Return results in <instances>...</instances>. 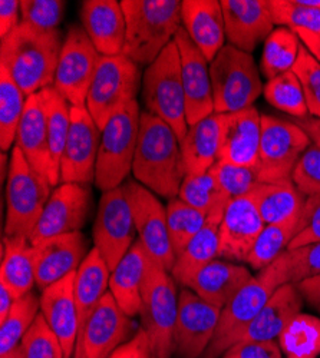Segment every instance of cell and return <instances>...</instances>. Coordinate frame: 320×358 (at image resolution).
I'll list each match as a JSON object with an SVG mask.
<instances>
[{"label":"cell","mask_w":320,"mask_h":358,"mask_svg":"<svg viewBox=\"0 0 320 358\" xmlns=\"http://www.w3.org/2000/svg\"><path fill=\"white\" fill-rule=\"evenodd\" d=\"M312 145L309 135L293 121L261 115L257 171L263 184L287 181L300 157Z\"/></svg>","instance_id":"cell-11"},{"label":"cell","mask_w":320,"mask_h":358,"mask_svg":"<svg viewBox=\"0 0 320 358\" xmlns=\"http://www.w3.org/2000/svg\"><path fill=\"white\" fill-rule=\"evenodd\" d=\"M124 185L132 208L138 241L153 261L171 273L177 255L169 240L167 206L161 203L153 191L134 179H130Z\"/></svg>","instance_id":"cell-14"},{"label":"cell","mask_w":320,"mask_h":358,"mask_svg":"<svg viewBox=\"0 0 320 358\" xmlns=\"http://www.w3.org/2000/svg\"><path fill=\"white\" fill-rule=\"evenodd\" d=\"M150 264L151 257L137 240L125 257L111 271L109 292L120 308L131 318H135L141 313L142 284Z\"/></svg>","instance_id":"cell-29"},{"label":"cell","mask_w":320,"mask_h":358,"mask_svg":"<svg viewBox=\"0 0 320 358\" xmlns=\"http://www.w3.org/2000/svg\"><path fill=\"white\" fill-rule=\"evenodd\" d=\"M283 258L290 284L296 285L303 280L320 275V243L286 251Z\"/></svg>","instance_id":"cell-50"},{"label":"cell","mask_w":320,"mask_h":358,"mask_svg":"<svg viewBox=\"0 0 320 358\" xmlns=\"http://www.w3.org/2000/svg\"><path fill=\"white\" fill-rule=\"evenodd\" d=\"M75 274L52 284L41 292V314L55 336L60 338L65 358L75 357L79 337V313L74 292Z\"/></svg>","instance_id":"cell-24"},{"label":"cell","mask_w":320,"mask_h":358,"mask_svg":"<svg viewBox=\"0 0 320 358\" xmlns=\"http://www.w3.org/2000/svg\"><path fill=\"white\" fill-rule=\"evenodd\" d=\"M220 3L231 46L251 55L274 31L270 0H221Z\"/></svg>","instance_id":"cell-22"},{"label":"cell","mask_w":320,"mask_h":358,"mask_svg":"<svg viewBox=\"0 0 320 358\" xmlns=\"http://www.w3.org/2000/svg\"><path fill=\"white\" fill-rule=\"evenodd\" d=\"M19 351L22 358H65L60 338L50 330L42 314L20 341Z\"/></svg>","instance_id":"cell-46"},{"label":"cell","mask_w":320,"mask_h":358,"mask_svg":"<svg viewBox=\"0 0 320 358\" xmlns=\"http://www.w3.org/2000/svg\"><path fill=\"white\" fill-rule=\"evenodd\" d=\"M109 358H155V355L148 334L144 331L142 327H139L137 334L130 341L116 348Z\"/></svg>","instance_id":"cell-54"},{"label":"cell","mask_w":320,"mask_h":358,"mask_svg":"<svg viewBox=\"0 0 320 358\" xmlns=\"http://www.w3.org/2000/svg\"><path fill=\"white\" fill-rule=\"evenodd\" d=\"M15 303L16 298L12 294V291L5 284L0 282V322L6 320Z\"/></svg>","instance_id":"cell-58"},{"label":"cell","mask_w":320,"mask_h":358,"mask_svg":"<svg viewBox=\"0 0 320 358\" xmlns=\"http://www.w3.org/2000/svg\"><path fill=\"white\" fill-rule=\"evenodd\" d=\"M139 82V65L124 53L99 57L86 96V109L101 131L115 113L137 101Z\"/></svg>","instance_id":"cell-10"},{"label":"cell","mask_w":320,"mask_h":358,"mask_svg":"<svg viewBox=\"0 0 320 358\" xmlns=\"http://www.w3.org/2000/svg\"><path fill=\"white\" fill-rule=\"evenodd\" d=\"M210 76L216 113L247 109L265 89L253 56L231 45L210 62Z\"/></svg>","instance_id":"cell-9"},{"label":"cell","mask_w":320,"mask_h":358,"mask_svg":"<svg viewBox=\"0 0 320 358\" xmlns=\"http://www.w3.org/2000/svg\"><path fill=\"white\" fill-rule=\"evenodd\" d=\"M92 210L90 185L60 184L53 188L29 241L36 245L53 236L79 232Z\"/></svg>","instance_id":"cell-16"},{"label":"cell","mask_w":320,"mask_h":358,"mask_svg":"<svg viewBox=\"0 0 320 358\" xmlns=\"http://www.w3.org/2000/svg\"><path fill=\"white\" fill-rule=\"evenodd\" d=\"M142 101L147 112L168 124L181 142L188 131V124L180 52L174 41L145 71Z\"/></svg>","instance_id":"cell-5"},{"label":"cell","mask_w":320,"mask_h":358,"mask_svg":"<svg viewBox=\"0 0 320 358\" xmlns=\"http://www.w3.org/2000/svg\"><path fill=\"white\" fill-rule=\"evenodd\" d=\"M174 42L180 52L187 124L191 127L214 113L210 62L188 38L184 27L177 32Z\"/></svg>","instance_id":"cell-19"},{"label":"cell","mask_w":320,"mask_h":358,"mask_svg":"<svg viewBox=\"0 0 320 358\" xmlns=\"http://www.w3.org/2000/svg\"><path fill=\"white\" fill-rule=\"evenodd\" d=\"M20 24V2L19 0H2L0 2V38L12 34Z\"/></svg>","instance_id":"cell-55"},{"label":"cell","mask_w":320,"mask_h":358,"mask_svg":"<svg viewBox=\"0 0 320 358\" xmlns=\"http://www.w3.org/2000/svg\"><path fill=\"white\" fill-rule=\"evenodd\" d=\"M0 358H22V357H20V351H19V347H18L16 350L11 351L9 354H6V355H4V357H0Z\"/></svg>","instance_id":"cell-60"},{"label":"cell","mask_w":320,"mask_h":358,"mask_svg":"<svg viewBox=\"0 0 320 358\" xmlns=\"http://www.w3.org/2000/svg\"><path fill=\"white\" fill-rule=\"evenodd\" d=\"M292 182L305 195H320V148L312 143L292 172Z\"/></svg>","instance_id":"cell-51"},{"label":"cell","mask_w":320,"mask_h":358,"mask_svg":"<svg viewBox=\"0 0 320 358\" xmlns=\"http://www.w3.org/2000/svg\"><path fill=\"white\" fill-rule=\"evenodd\" d=\"M127 35L124 55L150 66L183 27L180 0H123Z\"/></svg>","instance_id":"cell-3"},{"label":"cell","mask_w":320,"mask_h":358,"mask_svg":"<svg viewBox=\"0 0 320 358\" xmlns=\"http://www.w3.org/2000/svg\"><path fill=\"white\" fill-rule=\"evenodd\" d=\"M287 281L283 255L258 271L221 310L214 337L201 358H221L236 345L256 315L263 310L276 289Z\"/></svg>","instance_id":"cell-4"},{"label":"cell","mask_w":320,"mask_h":358,"mask_svg":"<svg viewBox=\"0 0 320 358\" xmlns=\"http://www.w3.org/2000/svg\"><path fill=\"white\" fill-rule=\"evenodd\" d=\"M220 314V308L184 287L179 294L174 355L177 358H201L214 337Z\"/></svg>","instance_id":"cell-18"},{"label":"cell","mask_w":320,"mask_h":358,"mask_svg":"<svg viewBox=\"0 0 320 358\" xmlns=\"http://www.w3.org/2000/svg\"><path fill=\"white\" fill-rule=\"evenodd\" d=\"M314 243H320V195L306 198L299 220L298 234L290 243L287 251Z\"/></svg>","instance_id":"cell-52"},{"label":"cell","mask_w":320,"mask_h":358,"mask_svg":"<svg viewBox=\"0 0 320 358\" xmlns=\"http://www.w3.org/2000/svg\"><path fill=\"white\" fill-rule=\"evenodd\" d=\"M279 347L284 357L316 358L320 355V318L298 314L279 336Z\"/></svg>","instance_id":"cell-37"},{"label":"cell","mask_w":320,"mask_h":358,"mask_svg":"<svg viewBox=\"0 0 320 358\" xmlns=\"http://www.w3.org/2000/svg\"><path fill=\"white\" fill-rule=\"evenodd\" d=\"M65 5L62 0H22L20 23L42 32L56 31L64 17Z\"/></svg>","instance_id":"cell-48"},{"label":"cell","mask_w":320,"mask_h":358,"mask_svg":"<svg viewBox=\"0 0 320 358\" xmlns=\"http://www.w3.org/2000/svg\"><path fill=\"white\" fill-rule=\"evenodd\" d=\"M6 184V236L32 235L52 194L49 179L35 171L13 146Z\"/></svg>","instance_id":"cell-6"},{"label":"cell","mask_w":320,"mask_h":358,"mask_svg":"<svg viewBox=\"0 0 320 358\" xmlns=\"http://www.w3.org/2000/svg\"><path fill=\"white\" fill-rule=\"evenodd\" d=\"M209 214L188 205L179 196L169 199L167 205V222L169 240L179 257L193 238L206 227Z\"/></svg>","instance_id":"cell-41"},{"label":"cell","mask_w":320,"mask_h":358,"mask_svg":"<svg viewBox=\"0 0 320 358\" xmlns=\"http://www.w3.org/2000/svg\"><path fill=\"white\" fill-rule=\"evenodd\" d=\"M265 227L251 194L231 199L220 224L218 258L237 264L247 262L249 254Z\"/></svg>","instance_id":"cell-20"},{"label":"cell","mask_w":320,"mask_h":358,"mask_svg":"<svg viewBox=\"0 0 320 358\" xmlns=\"http://www.w3.org/2000/svg\"><path fill=\"white\" fill-rule=\"evenodd\" d=\"M299 222L295 225H266L249 254L247 264L256 271L273 264L287 250L298 234Z\"/></svg>","instance_id":"cell-43"},{"label":"cell","mask_w":320,"mask_h":358,"mask_svg":"<svg viewBox=\"0 0 320 358\" xmlns=\"http://www.w3.org/2000/svg\"><path fill=\"white\" fill-rule=\"evenodd\" d=\"M99 57L85 29L72 24L64 38L53 80V87L72 106L86 108V96Z\"/></svg>","instance_id":"cell-13"},{"label":"cell","mask_w":320,"mask_h":358,"mask_svg":"<svg viewBox=\"0 0 320 358\" xmlns=\"http://www.w3.org/2000/svg\"><path fill=\"white\" fill-rule=\"evenodd\" d=\"M176 280L160 264L151 259L142 284L141 327L148 334L155 358L174 355V331L179 315Z\"/></svg>","instance_id":"cell-8"},{"label":"cell","mask_w":320,"mask_h":358,"mask_svg":"<svg viewBox=\"0 0 320 358\" xmlns=\"http://www.w3.org/2000/svg\"><path fill=\"white\" fill-rule=\"evenodd\" d=\"M296 287L303 296V301L320 314V275L303 280Z\"/></svg>","instance_id":"cell-56"},{"label":"cell","mask_w":320,"mask_h":358,"mask_svg":"<svg viewBox=\"0 0 320 358\" xmlns=\"http://www.w3.org/2000/svg\"><path fill=\"white\" fill-rule=\"evenodd\" d=\"M0 146L8 152L15 146L27 96L5 68L0 66Z\"/></svg>","instance_id":"cell-39"},{"label":"cell","mask_w":320,"mask_h":358,"mask_svg":"<svg viewBox=\"0 0 320 358\" xmlns=\"http://www.w3.org/2000/svg\"><path fill=\"white\" fill-rule=\"evenodd\" d=\"M211 172L217 178L218 184L230 201L239 196L250 195L256 187L263 184L260 179L257 166L250 168L225 161H217V164L211 168Z\"/></svg>","instance_id":"cell-47"},{"label":"cell","mask_w":320,"mask_h":358,"mask_svg":"<svg viewBox=\"0 0 320 358\" xmlns=\"http://www.w3.org/2000/svg\"><path fill=\"white\" fill-rule=\"evenodd\" d=\"M270 10L274 24L292 31H306L320 35V9L307 8L298 0H270Z\"/></svg>","instance_id":"cell-45"},{"label":"cell","mask_w":320,"mask_h":358,"mask_svg":"<svg viewBox=\"0 0 320 358\" xmlns=\"http://www.w3.org/2000/svg\"><path fill=\"white\" fill-rule=\"evenodd\" d=\"M261 139V115L254 108L223 113L218 161L256 168Z\"/></svg>","instance_id":"cell-23"},{"label":"cell","mask_w":320,"mask_h":358,"mask_svg":"<svg viewBox=\"0 0 320 358\" xmlns=\"http://www.w3.org/2000/svg\"><path fill=\"white\" fill-rule=\"evenodd\" d=\"M0 282L12 291L16 300L32 292L36 285V271L34 245L29 238L4 235Z\"/></svg>","instance_id":"cell-36"},{"label":"cell","mask_w":320,"mask_h":358,"mask_svg":"<svg viewBox=\"0 0 320 358\" xmlns=\"http://www.w3.org/2000/svg\"><path fill=\"white\" fill-rule=\"evenodd\" d=\"M48 128V149H49V171L48 178L52 188L61 184V159L65 149L72 105L56 91L53 86L39 92Z\"/></svg>","instance_id":"cell-34"},{"label":"cell","mask_w":320,"mask_h":358,"mask_svg":"<svg viewBox=\"0 0 320 358\" xmlns=\"http://www.w3.org/2000/svg\"><path fill=\"white\" fill-rule=\"evenodd\" d=\"M179 198L209 215L220 208H225L230 202L211 169L201 175H187Z\"/></svg>","instance_id":"cell-42"},{"label":"cell","mask_w":320,"mask_h":358,"mask_svg":"<svg viewBox=\"0 0 320 358\" xmlns=\"http://www.w3.org/2000/svg\"><path fill=\"white\" fill-rule=\"evenodd\" d=\"M139 327L116 304L111 292L92 313L78 337L74 358H109L111 354L130 341Z\"/></svg>","instance_id":"cell-15"},{"label":"cell","mask_w":320,"mask_h":358,"mask_svg":"<svg viewBox=\"0 0 320 358\" xmlns=\"http://www.w3.org/2000/svg\"><path fill=\"white\" fill-rule=\"evenodd\" d=\"M221 358H283L277 341L236 344L223 354Z\"/></svg>","instance_id":"cell-53"},{"label":"cell","mask_w":320,"mask_h":358,"mask_svg":"<svg viewBox=\"0 0 320 358\" xmlns=\"http://www.w3.org/2000/svg\"><path fill=\"white\" fill-rule=\"evenodd\" d=\"M225 208H220L210 214L206 227L202 228L187 244L177 257L171 271L176 282L187 287L191 278L211 261L218 258L220 248V224Z\"/></svg>","instance_id":"cell-33"},{"label":"cell","mask_w":320,"mask_h":358,"mask_svg":"<svg viewBox=\"0 0 320 358\" xmlns=\"http://www.w3.org/2000/svg\"><path fill=\"white\" fill-rule=\"evenodd\" d=\"M141 110L137 101L115 113L101 131V143L95 169V185L102 192L123 185L132 172Z\"/></svg>","instance_id":"cell-7"},{"label":"cell","mask_w":320,"mask_h":358,"mask_svg":"<svg viewBox=\"0 0 320 358\" xmlns=\"http://www.w3.org/2000/svg\"><path fill=\"white\" fill-rule=\"evenodd\" d=\"M292 71L303 87L310 116L320 117V62L306 49L303 43Z\"/></svg>","instance_id":"cell-49"},{"label":"cell","mask_w":320,"mask_h":358,"mask_svg":"<svg viewBox=\"0 0 320 358\" xmlns=\"http://www.w3.org/2000/svg\"><path fill=\"white\" fill-rule=\"evenodd\" d=\"M183 27L209 62L224 48L225 27L217 0H183Z\"/></svg>","instance_id":"cell-27"},{"label":"cell","mask_w":320,"mask_h":358,"mask_svg":"<svg viewBox=\"0 0 320 358\" xmlns=\"http://www.w3.org/2000/svg\"><path fill=\"white\" fill-rule=\"evenodd\" d=\"M302 48V41L288 27H277L265 42L261 55V73L270 80L293 69Z\"/></svg>","instance_id":"cell-38"},{"label":"cell","mask_w":320,"mask_h":358,"mask_svg":"<svg viewBox=\"0 0 320 358\" xmlns=\"http://www.w3.org/2000/svg\"><path fill=\"white\" fill-rule=\"evenodd\" d=\"M132 173L138 184L168 201L179 196L187 176L177 134L147 110L141 112Z\"/></svg>","instance_id":"cell-1"},{"label":"cell","mask_w":320,"mask_h":358,"mask_svg":"<svg viewBox=\"0 0 320 358\" xmlns=\"http://www.w3.org/2000/svg\"><path fill=\"white\" fill-rule=\"evenodd\" d=\"M41 314V296L34 291L19 298L6 320L0 322V357L16 350Z\"/></svg>","instance_id":"cell-40"},{"label":"cell","mask_w":320,"mask_h":358,"mask_svg":"<svg viewBox=\"0 0 320 358\" xmlns=\"http://www.w3.org/2000/svg\"><path fill=\"white\" fill-rule=\"evenodd\" d=\"M111 270L97 248H91L75 274L74 292L79 313V334L97 310L102 298L109 292Z\"/></svg>","instance_id":"cell-35"},{"label":"cell","mask_w":320,"mask_h":358,"mask_svg":"<svg viewBox=\"0 0 320 358\" xmlns=\"http://www.w3.org/2000/svg\"><path fill=\"white\" fill-rule=\"evenodd\" d=\"M303 306V296L295 284L279 287L263 310L250 322L237 344L277 341L290 320L302 313Z\"/></svg>","instance_id":"cell-26"},{"label":"cell","mask_w":320,"mask_h":358,"mask_svg":"<svg viewBox=\"0 0 320 358\" xmlns=\"http://www.w3.org/2000/svg\"><path fill=\"white\" fill-rule=\"evenodd\" d=\"M90 251L88 240L81 231L53 236L34 245L36 287L39 291L75 274Z\"/></svg>","instance_id":"cell-21"},{"label":"cell","mask_w":320,"mask_h":358,"mask_svg":"<svg viewBox=\"0 0 320 358\" xmlns=\"http://www.w3.org/2000/svg\"><path fill=\"white\" fill-rule=\"evenodd\" d=\"M253 278L249 268L231 261L214 259L191 278L187 288L209 304L223 310Z\"/></svg>","instance_id":"cell-28"},{"label":"cell","mask_w":320,"mask_h":358,"mask_svg":"<svg viewBox=\"0 0 320 358\" xmlns=\"http://www.w3.org/2000/svg\"><path fill=\"white\" fill-rule=\"evenodd\" d=\"M295 34L299 36L306 49L320 62V35L310 34L306 31H295Z\"/></svg>","instance_id":"cell-59"},{"label":"cell","mask_w":320,"mask_h":358,"mask_svg":"<svg viewBox=\"0 0 320 358\" xmlns=\"http://www.w3.org/2000/svg\"><path fill=\"white\" fill-rule=\"evenodd\" d=\"M15 146L20 149L26 161L31 164L35 171L48 178V128L46 115L39 94L27 98L26 108L18 128Z\"/></svg>","instance_id":"cell-32"},{"label":"cell","mask_w":320,"mask_h":358,"mask_svg":"<svg viewBox=\"0 0 320 358\" xmlns=\"http://www.w3.org/2000/svg\"><path fill=\"white\" fill-rule=\"evenodd\" d=\"M263 94L272 106L293 117H305L309 113L303 87L293 71L267 80Z\"/></svg>","instance_id":"cell-44"},{"label":"cell","mask_w":320,"mask_h":358,"mask_svg":"<svg viewBox=\"0 0 320 358\" xmlns=\"http://www.w3.org/2000/svg\"><path fill=\"white\" fill-rule=\"evenodd\" d=\"M257 211L266 225H295L299 222L306 198L292 182L260 184L251 192Z\"/></svg>","instance_id":"cell-31"},{"label":"cell","mask_w":320,"mask_h":358,"mask_svg":"<svg viewBox=\"0 0 320 358\" xmlns=\"http://www.w3.org/2000/svg\"><path fill=\"white\" fill-rule=\"evenodd\" d=\"M286 358H290V357H286Z\"/></svg>","instance_id":"cell-61"},{"label":"cell","mask_w":320,"mask_h":358,"mask_svg":"<svg viewBox=\"0 0 320 358\" xmlns=\"http://www.w3.org/2000/svg\"><path fill=\"white\" fill-rule=\"evenodd\" d=\"M60 29L50 32L20 23L0 42V66L5 68L29 98L53 86L62 49Z\"/></svg>","instance_id":"cell-2"},{"label":"cell","mask_w":320,"mask_h":358,"mask_svg":"<svg viewBox=\"0 0 320 358\" xmlns=\"http://www.w3.org/2000/svg\"><path fill=\"white\" fill-rule=\"evenodd\" d=\"M223 113H213L188 127L181 145L183 162L187 175L209 172L218 161L221 146Z\"/></svg>","instance_id":"cell-30"},{"label":"cell","mask_w":320,"mask_h":358,"mask_svg":"<svg viewBox=\"0 0 320 358\" xmlns=\"http://www.w3.org/2000/svg\"><path fill=\"white\" fill-rule=\"evenodd\" d=\"M101 129L86 108L72 106L71 127L61 159V184L95 182Z\"/></svg>","instance_id":"cell-17"},{"label":"cell","mask_w":320,"mask_h":358,"mask_svg":"<svg viewBox=\"0 0 320 358\" xmlns=\"http://www.w3.org/2000/svg\"><path fill=\"white\" fill-rule=\"evenodd\" d=\"M82 27L101 56L123 55L127 23L121 2L85 0L81 9Z\"/></svg>","instance_id":"cell-25"},{"label":"cell","mask_w":320,"mask_h":358,"mask_svg":"<svg viewBox=\"0 0 320 358\" xmlns=\"http://www.w3.org/2000/svg\"><path fill=\"white\" fill-rule=\"evenodd\" d=\"M92 234L94 248L112 271L138 240L125 185L102 194Z\"/></svg>","instance_id":"cell-12"},{"label":"cell","mask_w":320,"mask_h":358,"mask_svg":"<svg viewBox=\"0 0 320 358\" xmlns=\"http://www.w3.org/2000/svg\"><path fill=\"white\" fill-rule=\"evenodd\" d=\"M295 124H298L310 138L312 143L320 148V117L314 116H305V117H295Z\"/></svg>","instance_id":"cell-57"}]
</instances>
